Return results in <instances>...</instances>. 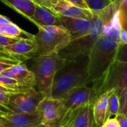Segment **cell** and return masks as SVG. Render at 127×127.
<instances>
[{
    "label": "cell",
    "mask_w": 127,
    "mask_h": 127,
    "mask_svg": "<svg viewBox=\"0 0 127 127\" xmlns=\"http://www.w3.org/2000/svg\"><path fill=\"white\" fill-rule=\"evenodd\" d=\"M0 112H2V113H7V112H8V110H7V108L4 107L3 106H1L0 104Z\"/></svg>",
    "instance_id": "36"
},
{
    "label": "cell",
    "mask_w": 127,
    "mask_h": 127,
    "mask_svg": "<svg viewBox=\"0 0 127 127\" xmlns=\"http://www.w3.org/2000/svg\"><path fill=\"white\" fill-rule=\"evenodd\" d=\"M89 7V10L93 12V13H99L100 11L105 9L112 2L111 0H84Z\"/></svg>",
    "instance_id": "22"
},
{
    "label": "cell",
    "mask_w": 127,
    "mask_h": 127,
    "mask_svg": "<svg viewBox=\"0 0 127 127\" xmlns=\"http://www.w3.org/2000/svg\"><path fill=\"white\" fill-rule=\"evenodd\" d=\"M110 92L111 90L98 95L92 104L94 121L97 127H102L108 119V103Z\"/></svg>",
    "instance_id": "17"
},
{
    "label": "cell",
    "mask_w": 127,
    "mask_h": 127,
    "mask_svg": "<svg viewBox=\"0 0 127 127\" xmlns=\"http://www.w3.org/2000/svg\"><path fill=\"white\" fill-rule=\"evenodd\" d=\"M0 86L10 91L12 93L24 92L17 81H16L12 77L5 76L1 74H0Z\"/></svg>",
    "instance_id": "21"
},
{
    "label": "cell",
    "mask_w": 127,
    "mask_h": 127,
    "mask_svg": "<svg viewBox=\"0 0 127 127\" xmlns=\"http://www.w3.org/2000/svg\"><path fill=\"white\" fill-rule=\"evenodd\" d=\"M101 127H120L119 124L115 118H108Z\"/></svg>",
    "instance_id": "30"
},
{
    "label": "cell",
    "mask_w": 127,
    "mask_h": 127,
    "mask_svg": "<svg viewBox=\"0 0 127 127\" xmlns=\"http://www.w3.org/2000/svg\"><path fill=\"white\" fill-rule=\"evenodd\" d=\"M36 110L41 118V124L45 127H61L69 112L61 100L53 97H45Z\"/></svg>",
    "instance_id": "7"
},
{
    "label": "cell",
    "mask_w": 127,
    "mask_h": 127,
    "mask_svg": "<svg viewBox=\"0 0 127 127\" xmlns=\"http://www.w3.org/2000/svg\"><path fill=\"white\" fill-rule=\"evenodd\" d=\"M0 33L8 37L17 39H33L35 35L20 28L17 25L11 22L10 24L0 27Z\"/></svg>",
    "instance_id": "19"
},
{
    "label": "cell",
    "mask_w": 127,
    "mask_h": 127,
    "mask_svg": "<svg viewBox=\"0 0 127 127\" xmlns=\"http://www.w3.org/2000/svg\"><path fill=\"white\" fill-rule=\"evenodd\" d=\"M1 74L14 79L24 91L36 87V79L33 73L22 63L13 65Z\"/></svg>",
    "instance_id": "12"
},
{
    "label": "cell",
    "mask_w": 127,
    "mask_h": 127,
    "mask_svg": "<svg viewBox=\"0 0 127 127\" xmlns=\"http://www.w3.org/2000/svg\"><path fill=\"white\" fill-rule=\"evenodd\" d=\"M94 127H97V126H96V125L95 124V126H94Z\"/></svg>",
    "instance_id": "42"
},
{
    "label": "cell",
    "mask_w": 127,
    "mask_h": 127,
    "mask_svg": "<svg viewBox=\"0 0 127 127\" xmlns=\"http://www.w3.org/2000/svg\"><path fill=\"white\" fill-rule=\"evenodd\" d=\"M4 114H5V113H2V112H0V115H4Z\"/></svg>",
    "instance_id": "40"
},
{
    "label": "cell",
    "mask_w": 127,
    "mask_h": 127,
    "mask_svg": "<svg viewBox=\"0 0 127 127\" xmlns=\"http://www.w3.org/2000/svg\"><path fill=\"white\" fill-rule=\"evenodd\" d=\"M97 97L93 86H78L71 89L61 100L68 110H75L87 104H93Z\"/></svg>",
    "instance_id": "9"
},
{
    "label": "cell",
    "mask_w": 127,
    "mask_h": 127,
    "mask_svg": "<svg viewBox=\"0 0 127 127\" xmlns=\"http://www.w3.org/2000/svg\"><path fill=\"white\" fill-rule=\"evenodd\" d=\"M92 26L90 31L79 38L72 39L70 43L63 49L59 54L66 60H72L83 56H89V53L103 32L106 20L104 9L99 13H94Z\"/></svg>",
    "instance_id": "4"
},
{
    "label": "cell",
    "mask_w": 127,
    "mask_h": 127,
    "mask_svg": "<svg viewBox=\"0 0 127 127\" xmlns=\"http://www.w3.org/2000/svg\"><path fill=\"white\" fill-rule=\"evenodd\" d=\"M17 63H22L17 60H13L0 59V74Z\"/></svg>",
    "instance_id": "26"
},
{
    "label": "cell",
    "mask_w": 127,
    "mask_h": 127,
    "mask_svg": "<svg viewBox=\"0 0 127 127\" xmlns=\"http://www.w3.org/2000/svg\"><path fill=\"white\" fill-rule=\"evenodd\" d=\"M11 94L12 92L0 86V104L7 109Z\"/></svg>",
    "instance_id": "25"
},
{
    "label": "cell",
    "mask_w": 127,
    "mask_h": 127,
    "mask_svg": "<svg viewBox=\"0 0 127 127\" xmlns=\"http://www.w3.org/2000/svg\"><path fill=\"white\" fill-rule=\"evenodd\" d=\"M61 25L65 27L71 36V40L87 34L92 26V19L60 16Z\"/></svg>",
    "instance_id": "15"
},
{
    "label": "cell",
    "mask_w": 127,
    "mask_h": 127,
    "mask_svg": "<svg viewBox=\"0 0 127 127\" xmlns=\"http://www.w3.org/2000/svg\"><path fill=\"white\" fill-rule=\"evenodd\" d=\"M0 59H8V60H17L13 57H11L10 54H8L4 50H0ZM19 61V60H17ZM21 63V62H20Z\"/></svg>",
    "instance_id": "34"
},
{
    "label": "cell",
    "mask_w": 127,
    "mask_h": 127,
    "mask_svg": "<svg viewBox=\"0 0 127 127\" xmlns=\"http://www.w3.org/2000/svg\"><path fill=\"white\" fill-rule=\"evenodd\" d=\"M45 95L35 88L24 92L12 93L10 97L7 110L10 113H31L36 111L40 102Z\"/></svg>",
    "instance_id": "8"
},
{
    "label": "cell",
    "mask_w": 127,
    "mask_h": 127,
    "mask_svg": "<svg viewBox=\"0 0 127 127\" xmlns=\"http://www.w3.org/2000/svg\"><path fill=\"white\" fill-rule=\"evenodd\" d=\"M36 4L42 5L51 10L52 7L57 2L58 0H33Z\"/></svg>",
    "instance_id": "29"
},
{
    "label": "cell",
    "mask_w": 127,
    "mask_h": 127,
    "mask_svg": "<svg viewBox=\"0 0 127 127\" xmlns=\"http://www.w3.org/2000/svg\"><path fill=\"white\" fill-rule=\"evenodd\" d=\"M119 39L101 34L89 55V73L91 83L99 80L115 60Z\"/></svg>",
    "instance_id": "2"
},
{
    "label": "cell",
    "mask_w": 127,
    "mask_h": 127,
    "mask_svg": "<svg viewBox=\"0 0 127 127\" xmlns=\"http://www.w3.org/2000/svg\"><path fill=\"white\" fill-rule=\"evenodd\" d=\"M97 96L115 89L121 99L127 89V63L115 60L104 75L97 81L92 83Z\"/></svg>",
    "instance_id": "6"
},
{
    "label": "cell",
    "mask_w": 127,
    "mask_h": 127,
    "mask_svg": "<svg viewBox=\"0 0 127 127\" xmlns=\"http://www.w3.org/2000/svg\"><path fill=\"white\" fill-rule=\"evenodd\" d=\"M71 127H94L92 104H87L75 110H69L67 118Z\"/></svg>",
    "instance_id": "14"
},
{
    "label": "cell",
    "mask_w": 127,
    "mask_h": 127,
    "mask_svg": "<svg viewBox=\"0 0 127 127\" xmlns=\"http://www.w3.org/2000/svg\"><path fill=\"white\" fill-rule=\"evenodd\" d=\"M0 50H4L3 48H0Z\"/></svg>",
    "instance_id": "41"
},
{
    "label": "cell",
    "mask_w": 127,
    "mask_h": 127,
    "mask_svg": "<svg viewBox=\"0 0 127 127\" xmlns=\"http://www.w3.org/2000/svg\"><path fill=\"white\" fill-rule=\"evenodd\" d=\"M67 118H68V116H67ZM67 118H66V120H65V123H64V124L61 127H71L70 126V124H69V123L68 122V120H67Z\"/></svg>",
    "instance_id": "37"
},
{
    "label": "cell",
    "mask_w": 127,
    "mask_h": 127,
    "mask_svg": "<svg viewBox=\"0 0 127 127\" xmlns=\"http://www.w3.org/2000/svg\"><path fill=\"white\" fill-rule=\"evenodd\" d=\"M31 22H33L37 28L49 25H61L60 17L59 15L54 13L52 10L37 4Z\"/></svg>",
    "instance_id": "16"
},
{
    "label": "cell",
    "mask_w": 127,
    "mask_h": 127,
    "mask_svg": "<svg viewBox=\"0 0 127 127\" xmlns=\"http://www.w3.org/2000/svg\"><path fill=\"white\" fill-rule=\"evenodd\" d=\"M119 44H127V31L123 28L119 35Z\"/></svg>",
    "instance_id": "33"
},
{
    "label": "cell",
    "mask_w": 127,
    "mask_h": 127,
    "mask_svg": "<svg viewBox=\"0 0 127 127\" xmlns=\"http://www.w3.org/2000/svg\"><path fill=\"white\" fill-rule=\"evenodd\" d=\"M119 114H122L127 117V89L120 99V111Z\"/></svg>",
    "instance_id": "27"
},
{
    "label": "cell",
    "mask_w": 127,
    "mask_h": 127,
    "mask_svg": "<svg viewBox=\"0 0 127 127\" xmlns=\"http://www.w3.org/2000/svg\"><path fill=\"white\" fill-rule=\"evenodd\" d=\"M115 60L127 63V44H119L117 49Z\"/></svg>",
    "instance_id": "24"
},
{
    "label": "cell",
    "mask_w": 127,
    "mask_h": 127,
    "mask_svg": "<svg viewBox=\"0 0 127 127\" xmlns=\"http://www.w3.org/2000/svg\"><path fill=\"white\" fill-rule=\"evenodd\" d=\"M91 83L89 73V56L67 60L57 73L52 88L51 97L62 100L72 89L87 86Z\"/></svg>",
    "instance_id": "1"
},
{
    "label": "cell",
    "mask_w": 127,
    "mask_h": 127,
    "mask_svg": "<svg viewBox=\"0 0 127 127\" xmlns=\"http://www.w3.org/2000/svg\"><path fill=\"white\" fill-rule=\"evenodd\" d=\"M120 2L118 11L120 13V21L123 29L127 31V0H118Z\"/></svg>",
    "instance_id": "23"
},
{
    "label": "cell",
    "mask_w": 127,
    "mask_h": 127,
    "mask_svg": "<svg viewBox=\"0 0 127 127\" xmlns=\"http://www.w3.org/2000/svg\"><path fill=\"white\" fill-rule=\"evenodd\" d=\"M35 35L38 44L37 55L60 53L71 41L69 31L63 25H49L38 28Z\"/></svg>",
    "instance_id": "5"
},
{
    "label": "cell",
    "mask_w": 127,
    "mask_h": 127,
    "mask_svg": "<svg viewBox=\"0 0 127 127\" xmlns=\"http://www.w3.org/2000/svg\"><path fill=\"white\" fill-rule=\"evenodd\" d=\"M115 118L117 119L120 127H127V117L122 114H118Z\"/></svg>",
    "instance_id": "32"
},
{
    "label": "cell",
    "mask_w": 127,
    "mask_h": 127,
    "mask_svg": "<svg viewBox=\"0 0 127 127\" xmlns=\"http://www.w3.org/2000/svg\"><path fill=\"white\" fill-rule=\"evenodd\" d=\"M45 127L43 125H42V124H40V125H38V126H36V127Z\"/></svg>",
    "instance_id": "38"
},
{
    "label": "cell",
    "mask_w": 127,
    "mask_h": 127,
    "mask_svg": "<svg viewBox=\"0 0 127 127\" xmlns=\"http://www.w3.org/2000/svg\"><path fill=\"white\" fill-rule=\"evenodd\" d=\"M118 1V0H111L112 2H115V1Z\"/></svg>",
    "instance_id": "39"
},
{
    "label": "cell",
    "mask_w": 127,
    "mask_h": 127,
    "mask_svg": "<svg viewBox=\"0 0 127 127\" xmlns=\"http://www.w3.org/2000/svg\"><path fill=\"white\" fill-rule=\"evenodd\" d=\"M41 124L38 111L31 113H10L0 115V127H33Z\"/></svg>",
    "instance_id": "11"
},
{
    "label": "cell",
    "mask_w": 127,
    "mask_h": 127,
    "mask_svg": "<svg viewBox=\"0 0 127 127\" xmlns=\"http://www.w3.org/2000/svg\"><path fill=\"white\" fill-rule=\"evenodd\" d=\"M120 111V98L115 89H112L109 96L108 103V118L112 116H117Z\"/></svg>",
    "instance_id": "20"
},
{
    "label": "cell",
    "mask_w": 127,
    "mask_h": 127,
    "mask_svg": "<svg viewBox=\"0 0 127 127\" xmlns=\"http://www.w3.org/2000/svg\"><path fill=\"white\" fill-rule=\"evenodd\" d=\"M51 10L60 16L68 18L89 19L94 18V13L90 10L81 8L65 0H58Z\"/></svg>",
    "instance_id": "13"
},
{
    "label": "cell",
    "mask_w": 127,
    "mask_h": 127,
    "mask_svg": "<svg viewBox=\"0 0 127 127\" xmlns=\"http://www.w3.org/2000/svg\"><path fill=\"white\" fill-rule=\"evenodd\" d=\"M4 50L11 57L22 63L36 56L38 44L35 38L19 39L13 44L4 47Z\"/></svg>",
    "instance_id": "10"
},
{
    "label": "cell",
    "mask_w": 127,
    "mask_h": 127,
    "mask_svg": "<svg viewBox=\"0 0 127 127\" xmlns=\"http://www.w3.org/2000/svg\"><path fill=\"white\" fill-rule=\"evenodd\" d=\"M19 39L8 37V36H7L2 35V34L0 33V48H1L4 49V47L13 44L14 42H16L18 41Z\"/></svg>",
    "instance_id": "28"
},
{
    "label": "cell",
    "mask_w": 127,
    "mask_h": 127,
    "mask_svg": "<svg viewBox=\"0 0 127 127\" xmlns=\"http://www.w3.org/2000/svg\"><path fill=\"white\" fill-rule=\"evenodd\" d=\"M10 22H11V21L7 17L0 14V27L7 25L8 24H10Z\"/></svg>",
    "instance_id": "35"
},
{
    "label": "cell",
    "mask_w": 127,
    "mask_h": 127,
    "mask_svg": "<svg viewBox=\"0 0 127 127\" xmlns=\"http://www.w3.org/2000/svg\"><path fill=\"white\" fill-rule=\"evenodd\" d=\"M66 1H68L74 5H77L81 8H83V9H86V10H89V7L87 6L86 1L84 0H65Z\"/></svg>",
    "instance_id": "31"
},
{
    "label": "cell",
    "mask_w": 127,
    "mask_h": 127,
    "mask_svg": "<svg viewBox=\"0 0 127 127\" xmlns=\"http://www.w3.org/2000/svg\"><path fill=\"white\" fill-rule=\"evenodd\" d=\"M31 22L33 17L36 4L33 0H0Z\"/></svg>",
    "instance_id": "18"
},
{
    "label": "cell",
    "mask_w": 127,
    "mask_h": 127,
    "mask_svg": "<svg viewBox=\"0 0 127 127\" xmlns=\"http://www.w3.org/2000/svg\"><path fill=\"white\" fill-rule=\"evenodd\" d=\"M31 60L29 69L35 76L36 89L42 92L46 97H51L55 76L67 60L59 53L37 55Z\"/></svg>",
    "instance_id": "3"
}]
</instances>
